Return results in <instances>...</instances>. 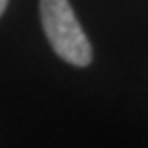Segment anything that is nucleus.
Wrapping results in <instances>:
<instances>
[{
  "label": "nucleus",
  "instance_id": "f257e3e1",
  "mask_svg": "<svg viewBox=\"0 0 148 148\" xmlns=\"http://www.w3.org/2000/svg\"><path fill=\"white\" fill-rule=\"evenodd\" d=\"M43 30L54 52L73 66H88L93 50L68 0H39Z\"/></svg>",
  "mask_w": 148,
  "mask_h": 148
},
{
  "label": "nucleus",
  "instance_id": "f03ea898",
  "mask_svg": "<svg viewBox=\"0 0 148 148\" xmlns=\"http://www.w3.org/2000/svg\"><path fill=\"white\" fill-rule=\"evenodd\" d=\"M5 7H7V0H0V14L5 11Z\"/></svg>",
  "mask_w": 148,
  "mask_h": 148
}]
</instances>
